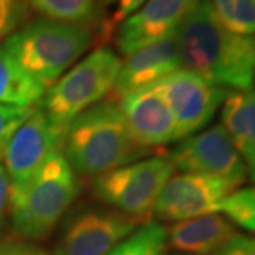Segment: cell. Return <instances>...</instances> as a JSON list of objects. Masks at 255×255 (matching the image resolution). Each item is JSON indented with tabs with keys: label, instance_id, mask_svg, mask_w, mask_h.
I'll return each instance as SVG.
<instances>
[{
	"label": "cell",
	"instance_id": "8fae6325",
	"mask_svg": "<svg viewBox=\"0 0 255 255\" xmlns=\"http://www.w3.org/2000/svg\"><path fill=\"white\" fill-rule=\"evenodd\" d=\"M63 132L38 107L20 125L6 146L3 160L10 184H21L36 173L54 152L60 150Z\"/></svg>",
	"mask_w": 255,
	"mask_h": 255
},
{
	"label": "cell",
	"instance_id": "f1b7e54d",
	"mask_svg": "<svg viewBox=\"0 0 255 255\" xmlns=\"http://www.w3.org/2000/svg\"><path fill=\"white\" fill-rule=\"evenodd\" d=\"M174 255H183V254H174Z\"/></svg>",
	"mask_w": 255,
	"mask_h": 255
},
{
	"label": "cell",
	"instance_id": "d6986e66",
	"mask_svg": "<svg viewBox=\"0 0 255 255\" xmlns=\"http://www.w3.org/2000/svg\"><path fill=\"white\" fill-rule=\"evenodd\" d=\"M166 247L167 230L156 221H147L107 255H164Z\"/></svg>",
	"mask_w": 255,
	"mask_h": 255
},
{
	"label": "cell",
	"instance_id": "30bf717a",
	"mask_svg": "<svg viewBox=\"0 0 255 255\" xmlns=\"http://www.w3.org/2000/svg\"><path fill=\"white\" fill-rule=\"evenodd\" d=\"M137 224L117 210H84L67 220L54 255H107Z\"/></svg>",
	"mask_w": 255,
	"mask_h": 255
},
{
	"label": "cell",
	"instance_id": "4316f807",
	"mask_svg": "<svg viewBox=\"0 0 255 255\" xmlns=\"http://www.w3.org/2000/svg\"><path fill=\"white\" fill-rule=\"evenodd\" d=\"M9 194H10V180L9 176L6 173L4 167L0 164V220L4 213V209L9 203Z\"/></svg>",
	"mask_w": 255,
	"mask_h": 255
},
{
	"label": "cell",
	"instance_id": "f546056e",
	"mask_svg": "<svg viewBox=\"0 0 255 255\" xmlns=\"http://www.w3.org/2000/svg\"><path fill=\"white\" fill-rule=\"evenodd\" d=\"M254 244H255V240H254Z\"/></svg>",
	"mask_w": 255,
	"mask_h": 255
},
{
	"label": "cell",
	"instance_id": "5bb4252c",
	"mask_svg": "<svg viewBox=\"0 0 255 255\" xmlns=\"http://www.w3.org/2000/svg\"><path fill=\"white\" fill-rule=\"evenodd\" d=\"M176 34L142 47L128 55L127 61L121 65L112 91L108 94L110 100L118 102L128 94L149 87L153 82L182 70Z\"/></svg>",
	"mask_w": 255,
	"mask_h": 255
},
{
	"label": "cell",
	"instance_id": "ac0fdd59",
	"mask_svg": "<svg viewBox=\"0 0 255 255\" xmlns=\"http://www.w3.org/2000/svg\"><path fill=\"white\" fill-rule=\"evenodd\" d=\"M44 18L91 28L101 20L98 0H27Z\"/></svg>",
	"mask_w": 255,
	"mask_h": 255
},
{
	"label": "cell",
	"instance_id": "3957f363",
	"mask_svg": "<svg viewBox=\"0 0 255 255\" xmlns=\"http://www.w3.org/2000/svg\"><path fill=\"white\" fill-rule=\"evenodd\" d=\"M77 194L75 173L57 150L27 182L10 184L9 204L16 233L30 240L46 238Z\"/></svg>",
	"mask_w": 255,
	"mask_h": 255
},
{
	"label": "cell",
	"instance_id": "ffe728a7",
	"mask_svg": "<svg viewBox=\"0 0 255 255\" xmlns=\"http://www.w3.org/2000/svg\"><path fill=\"white\" fill-rule=\"evenodd\" d=\"M216 17L238 36L255 34V0H210Z\"/></svg>",
	"mask_w": 255,
	"mask_h": 255
},
{
	"label": "cell",
	"instance_id": "83f0119b",
	"mask_svg": "<svg viewBox=\"0 0 255 255\" xmlns=\"http://www.w3.org/2000/svg\"><path fill=\"white\" fill-rule=\"evenodd\" d=\"M102 1H111V0H102Z\"/></svg>",
	"mask_w": 255,
	"mask_h": 255
},
{
	"label": "cell",
	"instance_id": "ba28073f",
	"mask_svg": "<svg viewBox=\"0 0 255 255\" xmlns=\"http://www.w3.org/2000/svg\"><path fill=\"white\" fill-rule=\"evenodd\" d=\"M169 157L184 173L219 177L236 187L247 179L246 164L223 125L183 139Z\"/></svg>",
	"mask_w": 255,
	"mask_h": 255
},
{
	"label": "cell",
	"instance_id": "44dd1931",
	"mask_svg": "<svg viewBox=\"0 0 255 255\" xmlns=\"http://www.w3.org/2000/svg\"><path fill=\"white\" fill-rule=\"evenodd\" d=\"M220 211L237 226L255 233V187L231 193Z\"/></svg>",
	"mask_w": 255,
	"mask_h": 255
},
{
	"label": "cell",
	"instance_id": "cb8c5ba5",
	"mask_svg": "<svg viewBox=\"0 0 255 255\" xmlns=\"http://www.w3.org/2000/svg\"><path fill=\"white\" fill-rule=\"evenodd\" d=\"M213 255H255L254 240L237 234Z\"/></svg>",
	"mask_w": 255,
	"mask_h": 255
},
{
	"label": "cell",
	"instance_id": "277c9868",
	"mask_svg": "<svg viewBox=\"0 0 255 255\" xmlns=\"http://www.w3.org/2000/svg\"><path fill=\"white\" fill-rule=\"evenodd\" d=\"M92 30L38 18L10 34L4 53L47 90L92 44Z\"/></svg>",
	"mask_w": 255,
	"mask_h": 255
},
{
	"label": "cell",
	"instance_id": "7402d4cb",
	"mask_svg": "<svg viewBox=\"0 0 255 255\" xmlns=\"http://www.w3.org/2000/svg\"><path fill=\"white\" fill-rule=\"evenodd\" d=\"M28 16L27 0H0V37L10 36L23 27Z\"/></svg>",
	"mask_w": 255,
	"mask_h": 255
},
{
	"label": "cell",
	"instance_id": "8992f818",
	"mask_svg": "<svg viewBox=\"0 0 255 255\" xmlns=\"http://www.w3.org/2000/svg\"><path fill=\"white\" fill-rule=\"evenodd\" d=\"M174 166L167 156H150L97 176L92 193L102 203L139 221L155 210L160 191L173 176Z\"/></svg>",
	"mask_w": 255,
	"mask_h": 255
},
{
	"label": "cell",
	"instance_id": "6da1fadb",
	"mask_svg": "<svg viewBox=\"0 0 255 255\" xmlns=\"http://www.w3.org/2000/svg\"><path fill=\"white\" fill-rule=\"evenodd\" d=\"M176 37L184 70L226 90H253L255 38L228 31L210 0H200Z\"/></svg>",
	"mask_w": 255,
	"mask_h": 255
},
{
	"label": "cell",
	"instance_id": "52a82bcc",
	"mask_svg": "<svg viewBox=\"0 0 255 255\" xmlns=\"http://www.w3.org/2000/svg\"><path fill=\"white\" fill-rule=\"evenodd\" d=\"M152 87L163 97L173 115L177 140L207 127L228 95L226 88L183 68L153 82Z\"/></svg>",
	"mask_w": 255,
	"mask_h": 255
},
{
	"label": "cell",
	"instance_id": "d4e9b609",
	"mask_svg": "<svg viewBox=\"0 0 255 255\" xmlns=\"http://www.w3.org/2000/svg\"><path fill=\"white\" fill-rule=\"evenodd\" d=\"M0 255H47V253L33 244L6 241L0 244Z\"/></svg>",
	"mask_w": 255,
	"mask_h": 255
},
{
	"label": "cell",
	"instance_id": "603a6c76",
	"mask_svg": "<svg viewBox=\"0 0 255 255\" xmlns=\"http://www.w3.org/2000/svg\"><path fill=\"white\" fill-rule=\"evenodd\" d=\"M36 107L20 108L0 104V160L3 159L6 146L20 125L28 118Z\"/></svg>",
	"mask_w": 255,
	"mask_h": 255
},
{
	"label": "cell",
	"instance_id": "7a4b0ae2",
	"mask_svg": "<svg viewBox=\"0 0 255 255\" xmlns=\"http://www.w3.org/2000/svg\"><path fill=\"white\" fill-rule=\"evenodd\" d=\"M60 152L74 173L101 176L140 160L149 149L139 145L128 129L115 101H100L68 124Z\"/></svg>",
	"mask_w": 255,
	"mask_h": 255
},
{
	"label": "cell",
	"instance_id": "9a60e30c",
	"mask_svg": "<svg viewBox=\"0 0 255 255\" xmlns=\"http://www.w3.org/2000/svg\"><path fill=\"white\" fill-rule=\"evenodd\" d=\"M237 236L234 224L217 214L183 220L167 230V243L183 255H213Z\"/></svg>",
	"mask_w": 255,
	"mask_h": 255
},
{
	"label": "cell",
	"instance_id": "2e32d148",
	"mask_svg": "<svg viewBox=\"0 0 255 255\" xmlns=\"http://www.w3.org/2000/svg\"><path fill=\"white\" fill-rule=\"evenodd\" d=\"M223 128L255 183V90L230 92L223 102Z\"/></svg>",
	"mask_w": 255,
	"mask_h": 255
},
{
	"label": "cell",
	"instance_id": "9c48e42d",
	"mask_svg": "<svg viewBox=\"0 0 255 255\" xmlns=\"http://www.w3.org/2000/svg\"><path fill=\"white\" fill-rule=\"evenodd\" d=\"M236 189L234 184L213 176L176 174L160 191L153 214L163 221H183L214 214Z\"/></svg>",
	"mask_w": 255,
	"mask_h": 255
},
{
	"label": "cell",
	"instance_id": "7c38bea8",
	"mask_svg": "<svg viewBox=\"0 0 255 255\" xmlns=\"http://www.w3.org/2000/svg\"><path fill=\"white\" fill-rule=\"evenodd\" d=\"M200 0H147L118 30L117 46L128 57L142 47L173 36Z\"/></svg>",
	"mask_w": 255,
	"mask_h": 255
},
{
	"label": "cell",
	"instance_id": "e0dca14e",
	"mask_svg": "<svg viewBox=\"0 0 255 255\" xmlns=\"http://www.w3.org/2000/svg\"><path fill=\"white\" fill-rule=\"evenodd\" d=\"M47 88L0 48V104L20 108L41 102Z\"/></svg>",
	"mask_w": 255,
	"mask_h": 255
},
{
	"label": "cell",
	"instance_id": "5b68a950",
	"mask_svg": "<svg viewBox=\"0 0 255 255\" xmlns=\"http://www.w3.org/2000/svg\"><path fill=\"white\" fill-rule=\"evenodd\" d=\"M121 65V58L111 48L94 51L47 90L40 108L64 133L75 117L112 91Z\"/></svg>",
	"mask_w": 255,
	"mask_h": 255
},
{
	"label": "cell",
	"instance_id": "4fadbf2b",
	"mask_svg": "<svg viewBox=\"0 0 255 255\" xmlns=\"http://www.w3.org/2000/svg\"><path fill=\"white\" fill-rule=\"evenodd\" d=\"M119 107L130 135L139 145L152 150L177 140L173 115L152 85L128 94Z\"/></svg>",
	"mask_w": 255,
	"mask_h": 255
},
{
	"label": "cell",
	"instance_id": "484cf974",
	"mask_svg": "<svg viewBox=\"0 0 255 255\" xmlns=\"http://www.w3.org/2000/svg\"><path fill=\"white\" fill-rule=\"evenodd\" d=\"M147 0H119L118 9L115 11L114 16V24H117L119 21H122L124 18L129 17L130 14H133L137 9H140L145 4Z\"/></svg>",
	"mask_w": 255,
	"mask_h": 255
}]
</instances>
